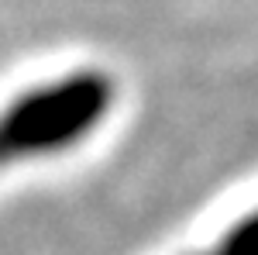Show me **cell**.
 Returning a JSON list of instances; mask_svg holds the SVG:
<instances>
[{
    "label": "cell",
    "mask_w": 258,
    "mask_h": 255,
    "mask_svg": "<svg viewBox=\"0 0 258 255\" xmlns=\"http://www.w3.org/2000/svg\"><path fill=\"white\" fill-rule=\"evenodd\" d=\"M114 79L80 69L21 90L0 107V173L83 145L114 107Z\"/></svg>",
    "instance_id": "1"
},
{
    "label": "cell",
    "mask_w": 258,
    "mask_h": 255,
    "mask_svg": "<svg viewBox=\"0 0 258 255\" xmlns=\"http://www.w3.org/2000/svg\"><path fill=\"white\" fill-rule=\"evenodd\" d=\"M186 255H258V203L248 207L244 214L231 217L214 241H207L203 248H193Z\"/></svg>",
    "instance_id": "2"
}]
</instances>
